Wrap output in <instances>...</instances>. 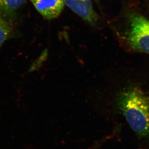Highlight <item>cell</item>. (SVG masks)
I'll use <instances>...</instances> for the list:
<instances>
[{"label":"cell","mask_w":149,"mask_h":149,"mask_svg":"<svg viewBox=\"0 0 149 149\" xmlns=\"http://www.w3.org/2000/svg\"><path fill=\"white\" fill-rule=\"evenodd\" d=\"M12 33L13 29L10 24L0 15V48L10 38Z\"/></svg>","instance_id":"obj_6"},{"label":"cell","mask_w":149,"mask_h":149,"mask_svg":"<svg viewBox=\"0 0 149 149\" xmlns=\"http://www.w3.org/2000/svg\"><path fill=\"white\" fill-rule=\"evenodd\" d=\"M126 40L133 50L149 54V19L136 13L129 14Z\"/></svg>","instance_id":"obj_2"},{"label":"cell","mask_w":149,"mask_h":149,"mask_svg":"<svg viewBox=\"0 0 149 149\" xmlns=\"http://www.w3.org/2000/svg\"><path fill=\"white\" fill-rule=\"evenodd\" d=\"M118 105L130 128L139 136H149V97L139 87L132 86L120 93Z\"/></svg>","instance_id":"obj_1"},{"label":"cell","mask_w":149,"mask_h":149,"mask_svg":"<svg viewBox=\"0 0 149 149\" xmlns=\"http://www.w3.org/2000/svg\"><path fill=\"white\" fill-rule=\"evenodd\" d=\"M37 11L47 19L58 17L64 8L63 0H29Z\"/></svg>","instance_id":"obj_4"},{"label":"cell","mask_w":149,"mask_h":149,"mask_svg":"<svg viewBox=\"0 0 149 149\" xmlns=\"http://www.w3.org/2000/svg\"><path fill=\"white\" fill-rule=\"evenodd\" d=\"M26 0H0V11L6 15L16 12Z\"/></svg>","instance_id":"obj_5"},{"label":"cell","mask_w":149,"mask_h":149,"mask_svg":"<svg viewBox=\"0 0 149 149\" xmlns=\"http://www.w3.org/2000/svg\"><path fill=\"white\" fill-rule=\"evenodd\" d=\"M68 8L92 25H95L98 16L93 8L91 0H63Z\"/></svg>","instance_id":"obj_3"}]
</instances>
